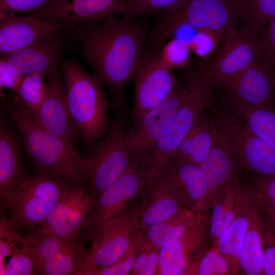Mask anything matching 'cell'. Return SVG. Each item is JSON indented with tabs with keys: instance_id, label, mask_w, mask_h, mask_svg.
Instances as JSON below:
<instances>
[{
	"instance_id": "cell-1",
	"label": "cell",
	"mask_w": 275,
	"mask_h": 275,
	"mask_svg": "<svg viewBox=\"0 0 275 275\" xmlns=\"http://www.w3.org/2000/svg\"><path fill=\"white\" fill-rule=\"evenodd\" d=\"M133 17L113 15L69 31L80 44L93 75L108 89L115 112L123 114L124 88L143 57L149 32L144 23Z\"/></svg>"
},
{
	"instance_id": "cell-2",
	"label": "cell",
	"mask_w": 275,
	"mask_h": 275,
	"mask_svg": "<svg viewBox=\"0 0 275 275\" xmlns=\"http://www.w3.org/2000/svg\"><path fill=\"white\" fill-rule=\"evenodd\" d=\"M2 106L17 127L25 150L39 172L84 183L85 157L47 131L13 98L5 101Z\"/></svg>"
},
{
	"instance_id": "cell-3",
	"label": "cell",
	"mask_w": 275,
	"mask_h": 275,
	"mask_svg": "<svg viewBox=\"0 0 275 275\" xmlns=\"http://www.w3.org/2000/svg\"><path fill=\"white\" fill-rule=\"evenodd\" d=\"M67 104L87 153L108 133L109 103L101 82L75 59L60 61Z\"/></svg>"
},
{
	"instance_id": "cell-4",
	"label": "cell",
	"mask_w": 275,
	"mask_h": 275,
	"mask_svg": "<svg viewBox=\"0 0 275 275\" xmlns=\"http://www.w3.org/2000/svg\"><path fill=\"white\" fill-rule=\"evenodd\" d=\"M145 54L158 52L181 25L226 36L240 17L237 0H186L181 6L156 14Z\"/></svg>"
},
{
	"instance_id": "cell-5",
	"label": "cell",
	"mask_w": 275,
	"mask_h": 275,
	"mask_svg": "<svg viewBox=\"0 0 275 275\" xmlns=\"http://www.w3.org/2000/svg\"><path fill=\"white\" fill-rule=\"evenodd\" d=\"M109 130L85 158L84 184L96 198L129 167L134 154L131 130L124 116L115 113Z\"/></svg>"
},
{
	"instance_id": "cell-6",
	"label": "cell",
	"mask_w": 275,
	"mask_h": 275,
	"mask_svg": "<svg viewBox=\"0 0 275 275\" xmlns=\"http://www.w3.org/2000/svg\"><path fill=\"white\" fill-rule=\"evenodd\" d=\"M185 82L184 96L169 120L151 154V163L159 171L164 170L172 153L212 101V87L200 70L191 74Z\"/></svg>"
},
{
	"instance_id": "cell-7",
	"label": "cell",
	"mask_w": 275,
	"mask_h": 275,
	"mask_svg": "<svg viewBox=\"0 0 275 275\" xmlns=\"http://www.w3.org/2000/svg\"><path fill=\"white\" fill-rule=\"evenodd\" d=\"M54 176L40 172L32 175L24 173L7 194L5 201L17 228L34 231L61 197L66 185Z\"/></svg>"
},
{
	"instance_id": "cell-8",
	"label": "cell",
	"mask_w": 275,
	"mask_h": 275,
	"mask_svg": "<svg viewBox=\"0 0 275 275\" xmlns=\"http://www.w3.org/2000/svg\"><path fill=\"white\" fill-rule=\"evenodd\" d=\"M210 106L218 127L240 168L256 178L275 176V147L253 133L223 105Z\"/></svg>"
},
{
	"instance_id": "cell-9",
	"label": "cell",
	"mask_w": 275,
	"mask_h": 275,
	"mask_svg": "<svg viewBox=\"0 0 275 275\" xmlns=\"http://www.w3.org/2000/svg\"><path fill=\"white\" fill-rule=\"evenodd\" d=\"M141 203H138L105 223L94 236L74 274L88 275L98 267L116 262L128 250L139 230Z\"/></svg>"
},
{
	"instance_id": "cell-10",
	"label": "cell",
	"mask_w": 275,
	"mask_h": 275,
	"mask_svg": "<svg viewBox=\"0 0 275 275\" xmlns=\"http://www.w3.org/2000/svg\"><path fill=\"white\" fill-rule=\"evenodd\" d=\"M96 198L84 183L66 185L45 219L32 231L80 239L84 230L89 228Z\"/></svg>"
},
{
	"instance_id": "cell-11",
	"label": "cell",
	"mask_w": 275,
	"mask_h": 275,
	"mask_svg": "<svg viewBox=\"0 0 275 275\" xmlns=\"http://www.w3.org/2000/svg\"><path fill=\"white\" fill-rule=\"evenodd\" d=\"M16 239L34 259L38 274H74L85 253L81 239H71L30 231Z\"/></svg>"
},
{
	"instance_id": "cell-12",
	"label": "cell",
	"mask_w": 275,
	"mask_h": 275,
	"mask_svg": "<svg viewBox=\"0 0 275 275\" xmlns=\"http://www.w3.org/2000/svg\"><path fill=\"white\" fill-rule=\"evenodd\" d=\"M154 168L133 157L125 172L97 197L89 229L94 236L111 219L124 211L128 204L142 196Z\"/></svg>"
},
{
	"instance_id": "cell-13",
	"label": "cell",
	"mask_w": 275,
	"mask_h": 275,
	"mask_svg": "<svg viewBox=\"0 0 275 275\" xmlns=\"http://www.w3.org/2000/svg\"><path fill=\"white\" fill-rule=\"evenodd\" d=\"M221 51L210 63L199 69L212 87H221L251 65L260 62V38L245 27L234 29L225 37Z\"/></svg>"
},
{
	"instance_id": "cell-14",
	"label": "cell",
	"mask_w": 275,
	"mask_h": 275,
	"mask_svg": "<svg viewBox=\"0 0 275 275\" xmlns=\"http://www.w3.org/2000/svg\"><path fill=\"white\" fill-rule=\"evenodd\" d=\"M132 79L133 122L167 100L177 83L159 52L143 55Z\"/></svg>"
},
{
	"instance_id": "cell-15",
	"label": "cell",
	"mask_w": 275,
	"mask_h": 275,
	"mask_svg": "<svg viewBox=\"0 0 275 275\" xmlns=\"http://www.w3.org/2000/svg\"><path fill=\"white\" fill-rule=\"evenodd\" d=\"M213 142L206 158L199 166L207 185V191L196 211L203 213L212 207L215 201L232 183L239 180L237 160L212 116L210 118Z\"/></svg>"
},
{
	"instance_id": "cell-16",
	"label": "cell",
	"mask_w": 275,
	"mask_h": 275,
	"mask_svg": "<svg viewBox=\"0 0 275 275\" xmlns=\"http://www.w3.org/2000/svg\"><path fill=\"white\" fill-rule=\"evenodd\" d=\"M71 33L64 29L46 35L29 46L4 58L18 73L25 76L40 74L46 77L56 67L65 49L75 43Z\"/></svg>"
},
{
	"instance_id": "cell-17",
	"label": "cell",
	"mask_w": 275,
	"mask_h": 275,
	"mask_svg": "<svg viewBox=\"0 0 275 275\" xmlns=\"http://www.w3.org/2000/svg\"><path fill=\"white\" fill-rule=\"evenodd\" d=\"M46 77V94L39 112V121L47 131L78 152L79 133L67 104L60 62Z\"/></svg>"
},
{
	"instance_id": "cell-18",
	"label": "cell",
	"mask_w": 275,
	"mask_h": 275,
	"mask_svg": "<svg viewBox=\"0 0 275 275\" xmlns=\"http://www.w3.org/2000/svg\"><path fill=\"white\" fill-rule=\"evenodd\" d=\"M122 0H51L26 16L53 21L70 31L85 23L105 19L116 14Z\"/></svg>"
},
{
	"instance_id": "cell-19",
	"label": "cell",
	"mask_w": 275,
	"mask_h": 275,
	"mask_svg": "<svg viewBox=\"0 0 275 275\" xmlns=\"http://www.w3.org/2000/svg\"><path fill=\"white\" fill-rule=\"evenodd\" d=\"M185 92V82H177L167 100L133 122L131 131L134 158L143 161L151 162V154L157 142L182 101Z\"/></svg>"
},
{
	"instance_id": "cell-20",
	"label": "cell",
	"mask_w": 275,
	"mask_h": 275,
	"mask_svg": "<svg viewBox=\"0 0 275 275\" xmlns=\"http://www.w3.org/2000/svg\"><path fill=\"white\" fill-rule=\"evenodd\" d=\"M139 229L145 231L185 207L163 171L154 169L142 195Z\"/></svg>"
},
{
	"instance_id": "cell-21",
	"label": "cell",
	"mask_w": 275,
	"mask_h": 275,
	"mask_svg": "<svg viewBox=\"0 0 275 275\" xmlns=\"http://www.w3.org/2000/svg\"><path fill=\"white\" fill-rule=\"evenodd\" d=\"M63 29L53 21L7 13L0 17V54L6 56L25 48L40 38Z\"/></svg>"
},
{
	"instance_id": "cell-22",
	"label": "cell",
	"mask_w": 275,
	"mask_h": 275,
	"mask_svg": "<svg viewBox=\"0 0 275 275\" xmlns=\"http://www.w3.org/2000/svg\"><path fill=\"white\" fill-rule=\"evenodd\" d=\"M220 87L250 104L275 102V70L273 68L257 63Z\"/></svg>"
},
{
	"instance_id": "cell-23",
	"label": "cell",
	"mask_w": 275,
	"mask_h": 275,
	"mask_svg": "<svg viewBox=\"0 0 275 275\" xmlns=\"http://www.w3.org/2000/svg\"><path fill=\"white\" fill-rule=\"evenodd\" d=\"M209 222L207 215L178 240L160 249L157 274L183 275L203 245Z\"/></svg>"
},
{
	"instance_id": "cell-24",
	"label": "cell",
	"mask_w": 275,
	"mask_h": 275,
	"mask_svg": "<svg viewBox=\"0 0 275 275\" xmlns=\"http://www.w3.org/2000/svg\"><path fill=\"white\" fill-rule=\"evenodd\" d=\"M221 100L251 131L275 147V102L250 104L226 92Z\"/></svg>"
},
{
	"instance_id": "cell-25",
	"label": "cell",
	"mask_w": 275,
	"mask_h": 275,
	"mask_svg": "<svg viewBox=\"0 0 275 275\" xmlns=\"http://www.w3.org/2000/svg\"><path fill=\"white\" fill-rule=\"evenodd\" d=\"M163 171L184 207L196 212L207 191L206 180L199 166L182 160L171 159Z\"/></svg>"
},
{
	"instance_id": "cell-26",
	"label": "cell",
	"mask_w": 275,
	"mask_h": 275,
	"mask_svg": "<svg viewBox=\"0 0 275 275\" xmlns=\"http://www.w3.org/2000/svg\"><path fill=\"white\" fill-rule=\"evenodd\" d=\"M248 195L244 186L237 213L216 243L219 251L228 260L229 274L231 275L238 274L241 271L240 255L249 228L251 212L255 205Z\"/></svg>"
},
{
	"instance_id": "cell-27",
	"label": "cell",
	"mask_w": 275,
	"mask_h": 275,
	"mask_svg": "<svg viewBox=\"0 0 275 275\" xmlns=\"http://www.w3.org/2000/svg\"><path fill=\"white\" fill-rule=\"evenodd\" d=\"M206 216L203 213H197L190 208L183 207L170 218L144 231L141 244L160 250L178 240Z\"/></svg>"
},
{
	"instance_id": "cell-28",
	"label": "cell",
	"mask_w": 275,
	"mask_h": 275,
	"mask_svg": "<svg viewBox=\"0 0 275 275\" xmlns=\"http://www.w3.org/2000/svg\"><path fill=\"white\" fill-rule=\"evenodd\" d=\"M212 142L210 118L203 114L172 153L169 161L179 159L199 166L208 155Z\"/></svg>"
},
{
	"instance_id": "cell-29",
	"label": "cell",
	"mask_w": 275,
	"mask_h": 275,
	"mask_svg": "<svg viewBox=\"0 0 275 275\" xmlns=\"http://www.w3.org/2000/svg\"><path fill=\"white\" fill-rule=\"evenodd\" d=\"M243 186L240 179L232 183L213 204L209 228L212 244H216L221 234L234 218L239 206Z\"/></svg>"
},
{
	"instance_id": "cell-30",
	"label": "cell",
	"mask_w": 275,
	"mask_h": 275,
	"mask_svg": "<svg viewBox=\"0 0 275 275\" xmlns=\"http://www.w3.org/2000/svg\"><path fill=\"white\" fill-rule=\"evenodd\" d=\"M21 164L18 148L14 136L1 121L0 124V194H7L24 174Z\"/></svg>"
},
{
	"instance_id": "cell-31",
	"label": "cell",
	"mask_w": 275,
	"mask_h": 275,
	"mask_svg": "<svg viewBox=\"0 0 275 275\" xmlns=\"http://www.w3.org/2000/svg\"><path fill=\"white\" fill-rule=\"evenodd\" d=\"M260 214L256 205L253 208L249 228L241 251V270L248 275L264 274V253Z\"/></svg>"
},
{
	"instance_id": "cell-32",
	"label": "cell",
	"mask_w": 275,
	"mask_h": 275,
	"mask_svg": "<svg viewBox=\"0 0 275 275\" xmlns=\"http://www.w3.org/2000/svg\"><path fill=\"white\" fill-rule=\"evenodd\" d=\"M40 74L24 76L13 99L39 121V115L46 94V84Z\"/></svg>"
},
{
	"instance_id": "cell-33",
	"label": "cell",
	"mask_w": 275,
	"mask_h": 275,
	"mask_svg": "<svg viewBox=\"0 0 275 275\" xmlns=\"http://www.w3.org/2000/svg\"><path fill=\"white\" fill-rule=\"evenodd\" d=\"M229 273L227 259L216 244L206 252L203 245L187 267L183 274L227 275Z\"/></svg>"
},
{
	"instance_id": "cell-34",
	"label": "cell",
	"mask_w": 275,
	"mask_h": 275,
	"mask_svg": "<svg viewBox=\"0 0 275 275\" xmlns=\"http://www.w3.org/2000/svg\"><path fill=\"white\" fill-rule=\"evenodd\" d=\"M240 17L257 32L275 16V0H237Z\"/></svg>"
},
{
	"instance_id": "cell-35",
	"label": "cell",
	"mask_w": 275,
	"mask_h": 275,
	"mask_svg": "<svg viewBox=\"0 0 275 275\" xmlns=\"http://www.w3.org/2000/svg\"><path fill=\"white\" fill-rule=\"evenodd\" d=\"M8 241L10 244L9 254L5 259L0 262V265L6 260L8 261L3 266H0L1 275L38 274L34 259L22 245L21 248H19L15 244L16 236L14 238L8 239Z\"/></svg>"
},
{
	"instance_id": "cell-36",
	"label": "cell",
	"mask_w": 275,
	"mask_h": 275,
	"mask_svg": "<svg viewBox=\"0 0 275 275\" xmlns=\"http://www.w3.org/2000/svg\"><path fill=\"white\" fill-rule=\"evenodd\" d=\"M144 231L138 230L128 250L111 265L95 268L88 275H127L132 270L139 252L140 242Z\"/></svg>"
},
{
	"instance_id": "cell-37",
	"label": "cell",
	"mask_w": 275,
	"mask_h": 275,
	"mask_svg": "<svg viewBox=\"0 0 275 275\" xmlns=\"http://www.w3.org/2000/svg\"><path fill=\"white\" fill-rule=\"evenodd\" d=\"M186 1L145 0L138 4L119 7L116 10V14L122 13L124 15L132 17L145 14H156L180 7Z\"/></svg>"
},
{
	"instance_id": "cell-38",
	"label": "cell",
	"mask_w": 275,
	"mask_h": 275,
	"mask_svg": "<svg viewBox=\"0 0 275 275\" xmlns=\"http://www.w3.org/2000/svg\"><path fill=\"white\" fill-rule=\"evenodd\" d=\"M264 253V274L275 275V228L265 215L260 218Z\"/></svg>"
},
{
	"instance_id": "cell-39",
	"label": "cell",
	"mask_w": 275,
	"mask_h": 275,
	"mask_svg": "<svg viewBox=\"0 0 275 275\" xmlns=\"http://www.w3.org/2000/svg\"><path fill=\"white\" fill-rule=\"evenodd\" d=\"M159 250L140 243L139 252L133 267V274H157Z\"/></svg>"
},
{
	"instance_id": "cell-40",
	"label": "cell",
	"mask_w": 275,
	"mask_h": 275,
	"mask_svg": "<svg viewBox=\"0 0 275 275\" xmlns=\"http://www.w3.org/2000/svg\"><path fill=\"white\" fill-rule=\"evenodd\" d=\"M260 63L269 67L275 66V16L270 20L260 38Z\"/></svg>"
},
{
	"instance_id": "cell-41",
	"label": "cell",
	"mask_w": 275,
	"mask_h": 275,
	"mask_svg": "<svg viewBox=\"0 0 275 275\" xmlns=\"http://www.w3.org/2000/svg\"><path fill=\"white\" fill-rule=\"evenodd\" d=\"M255 189L257 203L275 210V176L256 178Z\"/></svg>"
},
{
	"instance_id": "cell-42",
	"label": "cell",
	"mask_w": 275,
	"mask_h": 275,
	"mask_svg": "<svg viewBox=\"0 0 275 275\" xmlns=\"http://www.w3.org/2000/svg\"><path fill=\"white\" fill-rule=\"evenodd\" d=\"M51 0H0V17L7 13L31 12Z\"/></svg>"
},
{
	"instance_id": "cell-43",
	"label": "cell",
	"mask_w": 275,
	"mask_h": 275,
	"mask_svg": "<svg viewBox=\"0 0 275 275\" xmlns=\"http://www.w3.org/2000/svg\"><path fill=\"white\" fill-rule=\"evenodd\" d=\"M24 76L16 72L3 58H0V91L5 88L15 92Z\"/></svg>"
},
{
	"instance_id": "cell-44",
	"label": "cell",
	"mask_w": 275,
	"mask_h": 275,
	"mask_svg": "<svg viewBox=\"0 0 275 275\" xmlns=\"http://www.w3.org/2000/svg\"><path fill=\"white\" fill-rule=\"evenodd\" d=\"M261 208H263L264 213L275 228V210L267 207H261Z\"/></svg>"
},
{
	"instance_id": "cell-45",
	"label": "cell",
	"mask_w": 275,
	"mask_h": 275,
	"mask_svg": "<svg viewBox=\"0 0 275 275\" xmlns=\"http://www.w3.org/2000/svg\"><path fill=\"white\" fill-rule=\"evenodd\" d=\"M145 0H122L119 7L133 5L141 3Z\"/></svg>"
},
{
	"instance_id": "cell-46",
	"label": "cell",
	"mask_w": 275,
	"mask_h": 275,
	"mask_svg": "<svg viewBox=\"0 0 275 275\" xmlns=\"http://www.w3.org/2000/svg\"><path fill=\"white\" fill-rule=\"evenodd\" d=\"M274 70H275V66H274Z\"/></svg>"
}]
</instances>
